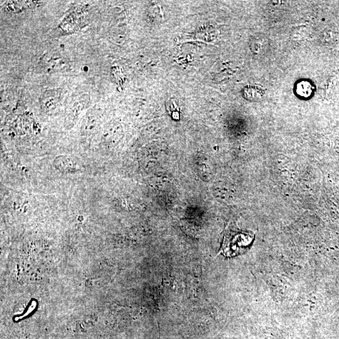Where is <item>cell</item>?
<instances>
[{"instance_id":"1","label":"cell","mask_w":339,"mask_h":339,"mask_svg":"<svg viewBox=\"0 0 339 339\" xmlns=\"http://www.w3.org/2000/svg\"><path fill=\"white\" fill-rule=\"evenodd\" d=\"M253 235L242 230H229L226 233L221 252L225 256L232 257L242 254L249 248Z\"/></svg>"},{"instance_id":"2","label":"cell","mask_w":339,"mask_h":339,"mask_svg":"<svg viewBox=\"0 0 339 339\" xmlns=\"http://www.w3.org/2000/svg\"><path fill=\"white\" fill-rule=\"evenodd\" d=\"M99 110L96 108L90 110L86 115L81 126L82 134L86 136L92 134L99 128Z\"/></svg>"},{"instance_id":"3","label":"cell","mask_w":339,"mask_h":339,"mask_svg":"<svg viewBox=\"0 0 339 339\" xmlns=\"http://www.w3.org/2000/svg\"><path fill=\"white\" fill-rule=\"evenodd\" d=\"M60 94L58 90H48L44 92L40 98L42 108L46 112H50L55 109L56 104L60 102Z\"/></svg>"},{"instance_id":"4","label":"cell","mask_w":339,"mask_h":339,"mask_svg":"<svg viewBox=\"0 0 339 339\" xmlns=\"http://www.w3.org/2000/svg\"><path fill=\"white\" fill-rule=\"evenodd\" d=\"M266 94V90L258 84L248 85L243 90V97L249 102H258L264 98Z\"/></svg>"},{"instance_id":"5","label":"cell","mask_w":339,"mask_h":339,"mask_svg":"<svg viewBox=\"0 0 339 339\" xmlns=\"http://www.w3.org/2000/svg\"><path fill=\"white\" fill-rule=\"evenodd\" d=\"M54 164L56 168L62 172L73 173L80 169L78 164L70 157L58 156L54 161Z\"/></svg>"},{"instance_id":"6","label":"cell","mask_w":339,"mask_h":339,"mask_svg":"<svg viewBox=\"0 0 339 339\" xmlns=\"http://www.w3.org/2000/svg\"><path fill=\"white\" fill-rule=\"evenodd\" d=\"M44 67L48 71H56L60 68H62L64 62L63 61L62 56L56 55V54H52V55H46L44 56Z\"/></svg>"},{"instance_id":"7","label":"cell","mask_w":339,"mask_h":339,"mask_svg":"<svg viewBox=\"0 0 339 339\" xmlns=\"http://www.w3.org/2000/svg\"><path fill=\"white\" fill-rule=\"evenodd\" d=\"M90 98L87 95H83L82 96L78 98V100L74 103L72 108H71L70 117L72 120L76 119L80 114L89 105Z\"/></svg>"},{"instance_id":"8","label":"cell","mask_w":339,"mask_h":339,"mask_svg":"<svg viewBox=\"0 0 339 339\" xmlns=\"http://www.w3.org/2000/svg\"><path fill=\"white\" fill-rule=\"evenodd\" d=\"M314 87L312 84L307 80H302L297 84L296 92L299 96L308 98L313 94Z\"/></svg>"},{"instance_id":"9","label":"cell","mask_w":339,"mask_h":339,"mask_svg":"<svg viewBox=\"0 0 339 339\" xmlns=\"http://www.w3.org/2000/svg\"><path fill=\"white\" fill-rule=\"evenodd\" d=\"M24 7H22L20 2H10L7 4V11L12 12V13H19L24 10Z\"/></svg>"},{"instance_id":"10","label":"cell","mask_w":339,"mask_h":339,"mask_svg":"<svg viewBox=\"0 0 339 339\" xmlns=\"http://www.w3.org/2000/svg\"><path fill=\"white\" fill-rule=\"evenodd\" d=\"M167 104H168L167 108H168L169 112H172L174 119L178 120L179 118H180V115H179L178 113V106L176 104L175 102L173 100H170L167 102Z\"/></svg>"}]
</instances>
